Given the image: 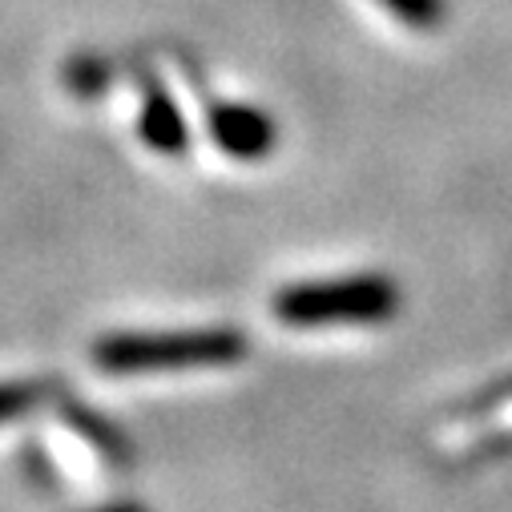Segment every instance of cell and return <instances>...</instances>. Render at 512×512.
I'll return each mask as SVG.
<instances>
[{"instance_id":"6da1fadb","label":"cell","mask_w":512,"mask_h":512,"mask_svg":"<svg viewBox=\"0 0 512 512\" xmlns=\"http://www.w3.org/2000/svg\"><path fill=\"white\" fill-rule=\"evenodd\" d=\"M246 355V335L234 327L202 331H150V335H109L93 347V363L109 375H146V371H186L222 367Z\"/></svg>"},{"instance_id":"7a4b0ae2","label":"cell","mask_w":512,"mask_h":512,"mask_svg":"<svg viewBox=\"0 0 512 512\" xmlns=\"http://www.w3.org/2000/svg\"><path fill=\"white\" fill-rule=\"evenodd\" d=\"M400 311V287L383 275H347L295 283L275 295V315L287 327H331V323H383Z\"/></svg>"},{"instance_id":"3957f363","label":"cell","mask_w":512,"mask_h":512,"mask_svg":"<svg viewBox=\"0 0 512 512\" xmlns=\"http://www.w3.org/2000/svg\"><path fill=\"white\" fill-rule=\"evenodd\" d=\"M214 130L222 150L238 154V158H259L271 150V121L250 113V109H226L214 117Z\"/></svg>"},{"instance_id":"277c9868","label":"cell","mask_w":512,"mask_h":512,"mask_svg":"<svg viewBox=\"0 0 512 512\" xmlns=\"http://www.w3.org/2000/svg\"><path fill=\"white\" fill-rule=\"evenodd\" d=\"M37 400H41V383H33V379H5V383H0V424L25 416L29 408H37Z\"/></svg>"},{"instance_id":"5b68a950","label":"cell","mask_w":512,"mask_h":512,"mask_svg":"<svg viewBox=\"0 0 512 512\" xmlns=\"http://www.w3.org/2000/svg\"><path fill=\"white\" fill-rule=\"evenodd\" d=\"M97 512H146L142 504H109V508H97Z\"/></svg>"}]
</instances>
